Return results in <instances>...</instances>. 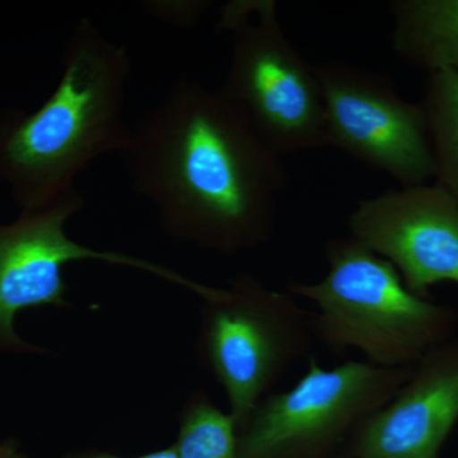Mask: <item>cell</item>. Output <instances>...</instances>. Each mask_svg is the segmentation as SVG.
<instances>
[{
    "label": "cell",
    "mask_w": 458,
    "mask_h": 458,
    "mask_svg": "<svg viewBox=\"0 0 458 458\" xmlns=\"http://www.w3.org/2000/svg\"><path fill=\"white\" fill-rule=\"evenodd\" d=\"M120 155L132 189L174 240L236 255L273 234L282 157L195 78H180L131 126Z\"/></svg>",
    "instance_id": "obj_1"
},
{
    "label": "cell",
    "mask_w": 458,
    "mask_h": 458,
    "mask_svg": "<svg viewBox=\"0 0 458 458\" xmlns=\"http://www.w3.org/2000/svg\"><path fill=\"white\" fill-rule=\"evenodd\" d=\"M59 82L33 111L0 114V182L20 212L41 209L74 191L96 159L122 152L131 62L89 18L78 21L63 53Z\"/></svg>",
    "instance_id": "obj_2"
},
{
    "label": "cell",
    "mask_w": 458,
    "mask_h": 458,
    "mask_svg": "<svg viewBox=\"0 0 458 458\" xmlns=\"http://www.w3.org/2000/svg\"><path fill=\"white\" fill-rule=\"evenodd\" d=\"M327 258L324 278L291 283L288 292L318 306L313 335L328 351L355 349L373 366L411 369L454 339L456 310L412 293L396 267L360 241L331 240Z\"/></svg>",
    "instance_id": "obj_3"
},
{
    "label": "cell",
    "mask_w": 458,
    "mask_h": 458,
    "mask_svg": "<svg viewBox=\"0 0 458 458\" xmlns=\"http://www.w3.org/2000/svg\"><path fill=\"white\" fill-rule=\"evenodd\" d=\"M218 29L231 38L219 96L283 157L327 147L324 98L315 69L291 44L274 0H232Z\"/></svg>",
    "instance_id": "obj_4"
},
{
    "label": "cell",
    "mask_w": 458,
    "mask_h": 458,
    "mask_svg": "<svg viewBox=\"0 0 458 458\" xmlns=\"http://www.w3.org/2000/svg\"><path fill=\"white\" fill-rule=\"evenodd\" d=\"M197 352L227 394L237 428L295 360L311 352L312 318L289 292L240 274L204 297Z\"/></svg>",
    "instance_id": "obj_5"
},
{
    "label": "cell",
    "mask_w": 458,
    "mask_h": 458,
    "mask_svg": "<svg viewBox=\"0 0 458 458\" xmlns=\"http://www.w3.org/2000/svg\"><path fill=\"white\" fill-rule=\"evenodd\" d=\"M411 370L367 360L324 369L311 357L294 386L267 394L238 428V456L328 458L364 419L393 399Z\"/></svg>",
    "instance_id": "obj_6"
},
{
    "label": "cell",
    "mask_w": 458,
    "mask_h": 458,
    "mask_svg": "<svg viewBox=\"0 0 458 458\" xmlns=\"http://www.w3.org/2000/svg\"><path fill=\"white\" fill-rule=\"evenodd\" d=\"M84 199L75 189L41 209L23 210L14 221L0 225V354H47L17 333L21 312L40 307H69L64 270L80 261L134 267L198 294L203 284L182 274L137 256L93 249L66 233V223L82 210Z\"/></svg>",
    "instance_id": "obj_7"
},
{
    "label": "cell",
    "mask_w": 458,
    "mask_h": 458,
    "mask_svg": "<svg viewBox=\"0 0 458 458\" xmlns=\"http://www.w3.org/2000/svg\"><path fill=\"white\" fill-rule=\"evenodd\" d=\"M321 86L327 147L385 172L403 186L426 185L437 162L421 105L381 74L342 62L313 65Z\"/></svg>",
    "instance_id": "obj_8"
},
{
    "label": "cell",
    "mask_w": 458,
    "mask_h": 458,
    "mask_svg": "<svg viewBox=\"0 0 458 458\" xmlns=\"http://www.w3.org/2000/svg\"><path fill=\"white\" fill-rule=\"evenodd\" d=\"M351 237L396 267L406 286L429 298L432 286L458 285V200L439 185L403 186L358 203Z\"/></svg>",
    "instance_id": "obj_9"
},
{
    "label": "cell",
    "mask_w": 458,
    "mask_h": 458,
    "mask_svg": "<svg viewBox=\"0 0 458 458\" xmlns=\"http://www.w3.org/2000/svg\"><path fill=\"white\" fill-rule=\"evenodd\" d=\"M458 423V339L412 367L393 399L352 430L346 458H439Z\"/></svg>",
    "instance_id": "obj_10"
},
{
    "label": "cell",
    "mask_w": 458,
    "mask_h": 458,
    "mask_svg": "<svg viewBox=\"0 0 458 458\" xmlns=\"http://www.w3.org/2000/svg\"><path fill=\"white\" fill-rule=\"evenodd\" d=\"M393 47L428 73H458V0H394Z\"/></svg>",
    "instance_id": "obj_11"
},
{
    "label": "cell",
    "mask_w": 458,
    "mask_h": 458,
    "mask_svg": "<svg viewBox=\"0 0 458 458\" xmlns=\"http://www.w3.org/2000/svg\"><path fill=\"white\" fill-rule=\"evenodd\" d=\"M421 106L437 162V185L458 200V73L429 74Z\"/></svg>",
    "instance_id": "obj_12"
},
{
    "label": "cell",
    "mask_w": 458,
    "mask_h": 458,
    "mask_svg": "<svg viewBox=\"0 0 458 458\" xmlns=\"http://www.w3.org/2000/svg\"><path fill=\"white\" fill-rule=\"evenodd\" d=\"M174 445L179 458H240L236 421L200 391L183 405Z\"/></svg>",
    "instance_id": "obj_13"
},
{
    "label": "cell",
    "mask_w": 458,
    "mask_h": 458,
    "mask_svg": "<svg viewBox=\"0 0 458 458\" xmlns=\"http://www.w3.org/2000/svg\"><path fill=\"white\" fill-rule=\"evenodd\" d=\"M208 2H147L143 8L153 17L177 27H192L209 8Z\"/></svg>",
    "instance_id": "obj_14"
},
{
    "label": "cell",
    "mask_w": 458,
    "mask_h": 458,
    "mask_svg": "<svg viewBox=\"0 0 458 458\" xmlns=\"http://www.w3.org/2000/svg\"><path fill=\"white\" fill-rule=\"evenodd\" d=\"M64 458H179L177 457V452L174 450V445H170L167 448H162V450H157L149 452V454H140L137 457H123L117 456V454H110V452L99 451V450H84L71 452L66 454Z\"/></svg>",
    "instance_id": "obj_15"
},
{
    "label": "cell",
    "mask_w": 458,
    "mask_h": 458,
    "mask_svg": "<svg viewBox=\"0 0 458 458\" xmlns=\"http://www.w3.org/2000/svg\"><path fill=\"white\" fill-rule=\"evenodd\" d=\"M0 458H31L23 450L22 445L17 438H4L0 441Z\"/></svg>",
    "instance_id": "obj_16"
},
{
    "label": "cell",
    "mask_w": 458,
    "mask_h": 458,
    "mask_svg": "<svg viewBox=\"0 0 458 458\" xmlns=\"http://www.w3.org/2000/svg\"><path fill=\"white\" fill-rule=\"evenodd\" d=\"M334 458H346V457H345V456H344V457H334Z\"/></svg>",
    "instance_id": "obj_17"
}]
</instances>
